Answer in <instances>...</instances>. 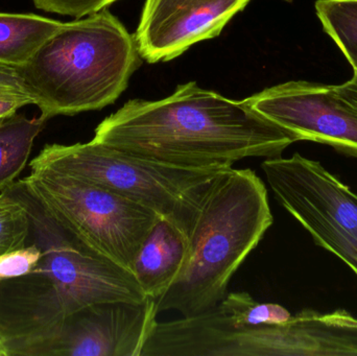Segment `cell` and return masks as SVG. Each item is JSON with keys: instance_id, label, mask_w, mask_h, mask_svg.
I'll list each match as a JSON object with an SVG mask.
<instances>
[{"instance_id": "obj_1", "label": "cell", "mask_w": 357, "mask_h": 356, "mask_svg": "<svg viewBox=\"0 0 357 356\" xmlns=\"http://www.w3.org/2000/svg\"><path fill=\"white\" fill-rule=\"evenodd\" d=\"M6 189L26 208L27 242L41 251L31 273L0 280V338L8 356H46L67 318L89 305L148 299L131 271L56 223L22 179Z\"/></svg>"}, {"instance_id": "obj_2", "label": "cell", "mask_w": 357, "mask_h": 356, "mask_svg": "<svg viewBox=\"0 0 357 356\" xmlns=\"http://www.w3.org/2000/svg\"><path fill=\"white\" fill-rule=\"evenodd\" d=\"M94 142L181 167H232L247 158H276L300 141L243 100L195 82L160 100H132L105 118Z\"/></svg>"}, {"instance_id": "obj_3", "label": "cell", "mask_w": 357, "mask_h": 356, "mask_svg": "<svg viewBox=\"0 0 357 356\" xmlns=\"http://www.w3.org/2000/svg\"><path fill=\"white\" fill-rule=\"evenodd\" d=\"M135 38L107 8L63 22L31 60L17 67L48 121L113 104L142 65Z\"/></svg>"}, {"instance_id": "obj_4", "label": "cell", "mask_w": 357, "mask_h": 356, "mask_svg": "<svg viewBox=\"0 0 357 356\" xmlns=\"http://www.w3.org/2000/svg\"><path fill=\"white\" fill-rule=\"evenodd\" d=\"M273 222L268 190L255 171L230 167L220 173L189 236L184 269L156 301L158 313L193 317L215 307Z\"/></svg>"}, {"instance_id": "obj_5", "label": "cell", "mask_w": 357, "mask_h": 356, "mask_svg": "<svg viewBox=\"0 0 357 356\" xmlns=\"http://www.w3.org/2000/svg\"><path fill=\"white\" fill-rule=\"evenodd\" d=\"M29 167H50L102 186L167 219L188 238L214 180L232 167H181L91 140L47 144Z\"/></svg>"}, {"instance_id": "obj_6", "label": "cell", "mask_w": 357, "mask_h": 356, "mask_svg": "<svg viewBox=\"0 0 357 356\" xmlns=\"http://www.w3.org/2000/svg\"><path fill=\"white\" fill-rule=\"evenodd\" d=\"M22 181L56 223L131 272L138 249L160 219L102 186L50 167H31Z\"/></svg>"}, {"instance_id": "obj_7", "label": "cell", "mask_w": 357, "mask_h": 356, "mask_svg": "<svg viewBox=\"0 0 357 356\" xmlns=\"http://www.w3.org/2000/svg\"><path fill=\"white\" fill-rule=\"evenodd\" d=\"M266 181L283 208L314 244L339 257L357 277V194L319 161L296 153L262 162Z\"/></svg>"}, {"instance_id": "obj_8", "label": "cell", "mask_w": 357, "mask_h": 356, "mask_svg": "<svg viewBox=\"0 0 357 356\" xmlns=\"http://www.w3.org/2000/svg\"><path fill=\"white\" fill-rule=\"evenodd\" d=\"M260 114L298 136L357 158V108L333 86L291 81L248 98Z\"/></svg>"}, {"instance_id": "obj_9", "label": "cell", "mask_w": 357, "mask_h": 356, "mask_svg": "<svg viewBox=\"0 0 357 356\" xmlns=\"http://www.w3.org/2000/svg\"><path fill=\"white\" fill-rule=\"evenodd\" d=\"M156 301H109L67 318L46 356H142L158 316Z\"/></svg>"}, {"instance_id": "obj_10", "label": "cell", "mask_w": 357, "mask_h": 356, "mask_svg": "<svg viewBox=\"0 0 357 356\" xmlns=\"http://www.w3.org/2000/svg\"><path fill=\"white\" fill-rule=\"evenodd\" d=\"M251 0H146L135 38L149 63L167 62L218 37Z\"/></svg>"}, {"instance_id": "obj_11", "label": "cell", "mask_w": 357, "mask_h": 356, "mask_svg": "<svg viewBox=\"0 0 357 356\" xmlns=\"http://www.w3.org/2000/svg\"><path fill=\"white\" fill-rule=\"evenodd\" d=\"M188 251V238L177 226L160 217L138 249L132 267L148 298L159 300L175 284L184 269Z\"/></svg>"}, {"instance_id": "obj_12", "label": "cell", "mask_w": 357, "mask_h": 356, "mask_svg": "<svg viewBox=\"0 0 357 356\" xmlns=\"http://www.w3.org/2000/svg\"><path fill=\"white\" fill-rule=\"evenodd\" d=\"M62 24L39 15L0 13V64H26Z\"/></svg>"}, {"instance_id": "obj_13", "label": "cell", "mask_w": 357, "mask_h": 356, "mask_svg": "<svg viewBox=\"0 0 357 356\" xmlns=\"http://www.w3.org/2000/svg\"><path fill=\"white\" fill-rule=\"evenodd\" d=\"M46 121L41 116L27 118L17 114L0 121V192L22 173Z\"/></svg>"}, {"instance_id": "obj_14", "label": "cell", "mask_w": 357, "mask_h": 356, "mask_svg": "<svg viewBox=\"0 0 357 356\" xmlns=\"http://www.w3.org/2000/svg\"><path fill=\"white\" fill-rule=\"evenodd\" d=\"M208 311L220 323L232 328L282 325L293 317L282 305L257 302L247 292L227 294Z\"/></svg>"}, {"instance_id": "obj_15", "label": "cell", "mask_w": 357, "mask_h": 356, "mask_svg": "<svg viewBox=\"0 0 357 356\" xmlns=\"http://www.w3.org/2000/svg\"><path fill=\"white\" fill-rule=\"evenodd\" d=\"M314 8L323 31L357 72V0H317Z\"/></svg>"}, {"instance_id": "obj_16", "label": "cell", "mask_w": 357, "mask_h": 356, "mask_svg": "<svg viewBox=\"0 0 357 356\" xmlns=\"http://www.w3.org/2000/svg\"><path fill=\"white\" fill-rule=\"evenodd\" d=\"M31 219L24 205L8 190L0 192V257L26 246Z\"/></svg>"}, {"instance_id": "obj_17", "label": "cell", "mask_w": 357, "mask_h": 356, "mask_svg": "<svg viewBox=\"0 0 357 356\" xmlns=\"http://www.w3.org/2000/svg\"><path fill=\"white\" fill-rule=\"evenodd\" d=\"M27 105H33V100L19 69L0 64V121Z\"/></svg>"}, {"instance_id": "obj_18", "label": "cell", "mask_w": 357, "mask_h": 356, "mask_svg": "<svg viewBox=\"0 0 357 356\" xmlns=\"http://www.w3.org/2000/svg\"><path fill=\"white\" fill-rule=\"evenodd\" d=\"M41 258V251L33 242H27L20 250L0 257V280L21 277L31 273Z\"/></svg>"}, {"instance_id": "obj_19", "label": "cell", "mask_w": 357, "mask_h": 356, "mask_svg": "<svg viewBox=\"0 0 357 356\" xmlns=\"http://www.w3.org/2000/svg\"><path fill=\"white\" fill-rule=\"evenodd\" d=\"M117 0H33L36 8L62 16L83 18L107 8Z\"/></svg>"}, {"instance_id": "obj_20", "label": "cell", "mask_w": 357, "mask_h": 356, "mask_svg": "<svg viewBox=\"0 0 357 356\" xmlns=\"http://www.w3.org/2000/svg\"><path fill=\"white\" fill-rule=\"evenodd\" d=\"M333 89L344 100L357 108V72L354 71V77L351 79L341 84V85H333Z\"/></svg>"}, {"instance_id": "obj_21", "label": "cell", "mask_w": 357, "mask_h": 356, "mask_svg": "<svg viewBox=\"0 0 357 356\" xmlns=\"http://www.w3.org/2000/svg\"><path fill=\"white\" fill-rule=\"evenodd\" d=\"M0 356H8L6 346H4L3 342L1 340H0Z\"/></svg>"}, {"instance_id": "obj_22", "label": "cell", "mask_w": 357, "mask_h": 356, "mask_svg": "<svg viewBox=\"0 0 357 356\" xmlns=\"http://www.w3.org/2000/svg\"><path fill=\"white\" fill-rule=\"evenodd\" d=\"M0 340H1V341H2V339H1V338H0ZM2 342H3V341H2Z\"/></svg>"}]
</instances>
